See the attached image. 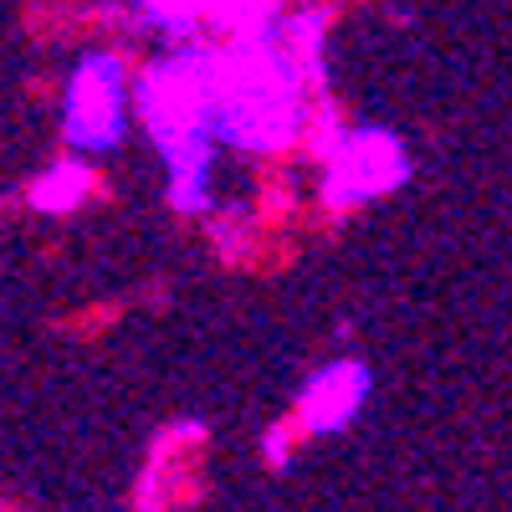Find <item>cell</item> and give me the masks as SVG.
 <instances>
[{"instance_id": "obj_1", "label": "cell", "mask_w": 512, "mask_h": 512, "mask_svg": "<svg viewBox=\"0 0 512 512\" xmlns=\"http://www.w3.org/2000/svg\"><path fill=\"white\" fill-rule=\"evenodd\" d=\"M369 390H374L369 364L338 359V364H328V369H318L308 379L297 410H303V425L313 436H338V431H349V425L359 420V410L369 405Z\"/></svg>"}, {"instance_id": "obj_2", "label": "cell", "mask_w": 512, "mask_h": 512, "mask_svg": "<svg viewBox=\"0 0 512 512\" xmlns=\"http://www.w3.org/2000/svg\"><path fill=\"white\" fill-rule=\"evenodd\" d=\"M349 175V200H374L384 190H395L405 175H410V159H405V144L395 134H379V128H359L354 139H344V149L333 154V175Z\"/></svg>"}]
</instances>
